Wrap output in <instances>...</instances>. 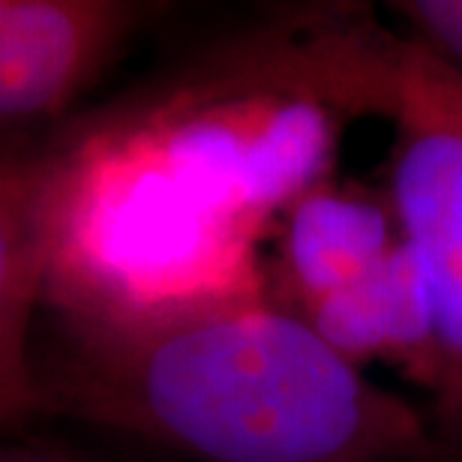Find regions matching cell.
<instances>
[{
	"instance_id": "obj_1",
	"label": "cell",
	"mask_w": 462,
	"mask_h": 462,
	"mask_svg": "<svg viewBox=\"0 0 462 462\" xmlns=\"http://www.w3.org/2000/svg\"><path fill=\"white\" fill-rule=\"evenodd\" d=\"M402 42L364 4L294 6L76 124L142 201L262 255L285 210L334 178L351 129L391 120Z\"/></svg>"
},
{
	"instance_id": "obj_2",
	"label": "cell",
	"mask_w": 462,
	"mask_h": 462,
	"mask_svg": "<svg viewBox=\"0 0 462 462\" xmlns=\"http://www.w3.org/2000/svg\"><path fill=\"white\" fill-rule=\"evenodd\" d=\"M67 330L42 411L76 414L201 462H427L430 414L271 298L129 328Z\"/></svg>"
},
{
	"instance_id": "obj_3",
	"label": "cell",
	"mask_w": 462,
	"mask_h": 462,
	"mask_svg": "<svg viewBox=\"0 0 462 462\" xmlns=\"http://www.w3.org/2000/svg\"><path fill=\"white\" fill-rule=\"evenodd\" d=\"M387 199L432 300L436 364L430 423L436 441L462 439V81L439 54L405 36L391 115Z\"/></svg>"
},
{
	"instance_id": "obj_4",
	"label": "cell",
	"mask_w": 462,
	"mask_h": 462,
	"mask_svg": "<svg viewBox=\"0 0 462 462\" xmlns=\"http://www.w3.org/2000/svg\"><path fill=\"white\" fill-rule=\"evenodd\" d=\"M156 13L133 0H0V156L58 135Z\"/></svg>"
},
{
	"instance_id": "obj_5",
	"label": "cell",
	"mask_w": 462,
	"mask_h": 462,
	"mask_svg": "<svg viewBox=\"0 0 462 462\" xmlns=\"http://www.w3.org/2000/svg\"><path fill=\"white\" fill-rule=\"evenodd\" d=\"M400 240L387 189L334 174L303 192L276 226L267 298L300 316L364 276Z\"/></svg>"
},
{
	"instance_id": "obj_6",
	"label": "cell",
	"mask_w": 462,
	"mask_h": 462,
	"mask_svg": "<svg viewBox=\"0 0 462 462\" xmlns=\"http://www.w3.org/2000/svg\"><path fill=\"white\" fill-rule=\"evenodd\" d=\"M45 310L42 156H0V430L42 414L36 319Z\"/></svg>"
},
{
	"instance_id": "obj_7",
	"label": "cell",
	"mask_w": 462,
	"mask_h": 462,
	"mask_svg": "<svg viewBox=\"0 0 462 462\" xmlns=\"http://www.w3.org/2000/svg\"><path fill=\"white\" fill-rule=\"evenodd\" d=\"M300 319L357 369L384 364L430 391L436 364L432 300L405 240L346 289L312 303Z\"/></svg>"
},
{
	"instance_id": "obj_8",
	"label": "cell",
	"mask_w": 462,
	"mask_h": 462,
	"mask_svg": "<svg viewBox=\"0 0 462 462\" xmlns=\"http://www.w3.org/2000/svg\"><path fill=\"white\" fill-rule=\"evenodd\" d=\"M391 9L409 40L462 72V0H400Z\"/></svg>"
},
{
	"instance_id": "obj_9",
	"label": "cell",
	"mask_w": 462,
	"mask_h": 462,
	"mask_svg": "<svg viewBox=\"0 0 462 462\" xmlns=\"http://www.w3.org/2000/svg\"><path fill=\"white\" fill-rule=\"evenodd\" d=\"M427 462H462V439L459 441H436Z\"/></svg>"
},
{
	"instance_id": "obj_10",
	"label": "cell",
	"mask_w": 462,
	"mask_h": 462,
	"mask_svg": "<svg viewBox=\"0 0 462 462\" xmlns=\"http://www.w3.org/2000/svg\"><path fill=\"white\" fill-rule=\"evenodd\" d=\"M0 462H42V459H24V457H0Z\"/></svg>"
},
{
	"instance_id": "obj_11",
	"label": "cell",
	"mask_w": 462,
	"mask_h": 462,
	"mask_svg": "<svg viewBox=\"0 0 462 462\" xmlns=\"http://www.w3.org/2000/svg\"><path fill=\"white\" fill-rule=\"evenodd\" d=\"M454 69H457V67H454ZM457 72H459V69H457ZM459 81H462V72H459Z\"/></svg>"
}]
</instances>
